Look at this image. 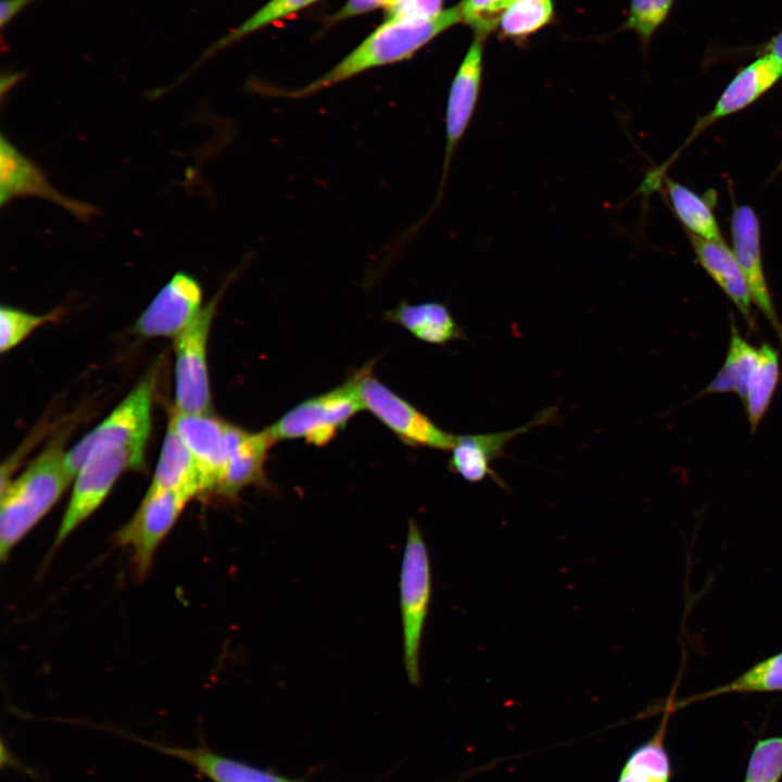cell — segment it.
<instances>
[{
  "label": "cell",
  "mask_w": 782,
  "mask_h": 782,
  "mask_svg": "<svg viewBox=\"0 0 782 782\" xmlns=\"http://www.w3.org/2000/svg\"><path fill=\"white\" fill-rule=\"evenodd\" d=\"M514 0H461L458 4L462 23L474 35L488 37L495 28Z\"/></svg>",
  "instance_id": "32"
},
{
  "label": "cell",
  "mask_w": 782,
  "mask_h": 782,
  "mask_svg": "<svg viewBox=\"0 0 782 782\" xmlns=\"http://www.w3.org/2000/svg\"><path fill=\"white\" fill-rule=\"evenodd\" d=\"M318 1L320 0H268L244 22L215 41L203 53L201 61L248 36L303 11Z\"/></svg>",
  "instance_id": "27"
},
{
  "label": "cell",
  "mask_w": 782,
  "mask_h": 782,
  "mask_svg": "<svg viewBox=\"0 0 782 782\" xmlns=\"http://www.w3.org/2000/svg\"><path fill=\"white\" fill-rule=\"evenodd\" d=\"M403 1L405 0H346L341 8L325 18L324 26L329 28L346 20L357 17L379 9H384L386 12H388Z\"/></svg>",
  "instance_id": "33"
},
{
  "label": "cell",
  "mask_w": 782,
  "mask_h": 782,
  "mask_svg": "<svg viewBox=\"0 0 782 782\" xmlns=\"http://www.w3.org/2000/svg\"><path fill=\"white\" fill-rule=\"evenodd\" d=\"M155 376V371L146 374L101 424L66 452L65 467L73 479L88 456L99 449L146 446L151 427Z\"/></svg>",
  "instance_id": "4"
},
{
  "label": "cell",
  "mask_w": 782,
  "mask_h": 782,
  "mask_svg": "<svg viewBox=\"0 0 782 782\" xmlns=\"http://www.w3.org/2000/svg\"><path fill=\"white\" fill-rule=\"evenodd\" d=\"M696 262L737 308L751 330L755 331L753 300L743 272L723 240H706L689 235Z\"/></svg>",
  "instance_id": "17"
},
{
  "label": "cell",
  "mask_w": 782,
  "mask_h": 782,
  "mask_svg": "<svg viewBox=\"0 0 782 782\" xmlns=\"http://www.w3.org/2000/svg\"><path fill=\"white\" fill-rule=\"evenodd\" d=\"M663 712L661 722L655 733L628 756L617 782H670L672 767L665 746V736L669 718L674 711L665 703Z\"/></svg>",
  "instance_id": "23"
},
{
  "label": "cell",
  "mask_w": 782,
  "mask_h": 782,
  "mask_svg": "<svg viewBox=\"0 0 782 782\" xmlns=\"http://www.w3.org/2000/svg\"><path fill=\"white\" fill-rule=\"evenodd\" d=\"M36 0H2L0 5V25L4 28L27 5Z\"/></svg>",
  "instance_id": "35"
},
{
  "label": "cell",
  "mask_w": 782,
  "mask_h": 782,
  "mask_svg": "<svg viewBox=\"0 0 782 782\" xmlns=\"http://www.w3.org/2000/svg\"><path fill=\"white\" fill-rule=\"evenodd\" d=\"M169 425L191 452L200 474L201 494H214L243 429L211 413L188 414L174 409Z\"/></svg>",
  "instance_id": "10"
},
{
  "label": "cell",
  "mask_w": 782,
  "mask_h": 782,
  "mask_svg": "<svg viewBox=\"0 0 782 782\" xmlns=\"http://www.w3.org/2000/svg\"><path fill=\"white\" fill-rule=\"evenodd\" d=\"M55 318L56 313L35 315L20 308L2 305L0 308V351L5 353L12 350L36 328Z\"/></svg>",
  "instance_id": "31"
},
{
  "label": "cell",
  "mask_w": 782,
  "mask_h": 782,
  "mask_svg": "<svg viewBox=\"0 0 782 782\" xmlns=\"http://www.w3.org/2000/svg\"><path fill=\"white\" fill-rule=\"evenodd\" d=\"M37 197L64 207L75 217L87 220L97 209L90 203L65 197L49 181L43 171L24 155L4 135L0 137V204L15 198Z\"/></svg>",
  "instance_id": "13"
},
{
  "label": "cell",
  "mask_w": 782,
  "mask_h": 782,
  "mask_svg": "<svg viewBox=\"0 0 782 782\" xmlns=\"http://www.w3.org/2000/svg\"><path fill=\"white\" fill-rule=\"evenodd\" d=\"M462 23L458 4L432 16H392L386 20L323 75L297 88L252 84L261 94L304 99L362 73L409 60L442 33Z\"/></svg>",
  "instance_id": "1"
},
{
  "label": "cell",
  "mask_w": 782,
  "mask_h": 782,
  "mask_svg": "<svg viewBox=\"0 0 782 782\" xmlns=\"http://www.w3.org/2000/svg\"><path fill=\"white\" fill-rule=\"evenodd\" d=\"M144 447H106L92 452L75 476L68 505L56 531L52 548L60 546L104 501L118 477L140 469Z\"/></svg>",
  "instance_id": "5"
},
{
  "label": "cell",
  "mask_w": 782,
  "mask_h": 782,
  "mask_svg": "<svg viewBox=\"0 0 782 782\" xmlns=\"http://www.w3.org/2000/svg\"><path fill=\"white\" fill-rule=\"evenodd\" d=\"M556 407L540 412L533 419L518 428L492 433L456 436L449 468L468 482H479L491 476L500 481L491 463L504 455V447L517 436L530 429L550 424L556 416Z\"/></svg>",
  "instance_id": "16"
},
{
  "label": "cell",
  "mask_w": 782,
  "mask_h": 782,
  "mask_svg": "<svg viewBox=\"0 0 782 782\" xmlns=\"http://www.w3.org/2000/svg\"><path fill=\"white\" fill-rule=\"evenodd\" d=\"M485 37L474 35L449 89L445 116L444 159L437 197L428 213L407 234L413 236L430 217L441 202L450 165L475 114L482 83L483 50Z\"/></svg>",
  "instance_id": "8"
},
{
  "label": "cell",
  "mask_w": 782,
  "mask_h": 782,
  "mask_svg": "<svg viewBox=\"0 0 782 782\" xmlns=\"http://www.w3.org/2000/svg\"><path fill=\"white\" fill-rule=\"evenodd\" d=\"M758 350V365L743 401L751 433L756 432L766 416L781 377L779 352L767 342H764Z\"/></svg>",
  "instance_id": "26"
},
{
  "label": "cell",
  "mask_w": 782,
  "mask_h": 782,
  "mask_svg": "<svg viewBox=\"0 0 782 782\" xmlns=\"http://www.w3.org/2000/svg\"><path fill=\"white\" fill-rule=\"evenodd\" d=\"M224 288L203 306L197 319L175 339V409L205 414L211 409L207 341Z\"/></svg>",
  "instance_id": "9"
},
{
  "label": "cell",
  "mask_w": 782,
  "mask_h": 782,
  "mask_svg": "<svg viewBox=\"0 0 782 782\" xmlns=\"http://www.w3.org/2000/svg\"><path fill=\"white\" fill-rule=\"evenodd\" d=\"M190 500L172 491L148 490L133 517L114 534L117 545L133 553L135 573H149L154 554Z\"/></svg>",
  "instance_id": "11"
},
{
  "label": "cell",
  "mask_w": 782,
  "mask_h": 782,
  "mask_svg": "<svg viewBox=\"0 0 782 782\" xmlns=\"http://www.w3.org/2000/svg\"><path fill=\"white\" fill-rule=\"evenodd\" d=\"M780 169L782 171V161H781V164H780Z\"/></svg>",
  "instance_id": "37"
},
{
  "label": "cell",
  "mask_w": 782,
  "mask_h": 782,
  "mask_svg": "<svg viewBox=\"0 0 782 782\" xmlns=\"http://www.w3.org/2000/svg\"><path fill=\"white\" fill-rule=\"evenodd\" d=\"M387 320L395 323L415 338L430 344H445L465 338L449 308L440 302L400 303L384 313Z\"/></svg>",
  "instance_id": "21"
},
{
  "label": "cell",
  "mask_w": 782,
  "mask_h": 782,
  "mask_svg": "<svg viewBox=\"0 0 782 782\" xmlns=\"http://www.w3.org/2000/svg\"><path fill=\"white\" fill-rule=\"evenodd\" d=\"M782 735L758 740L752 751L743 782H780Z\"/></svg>",
  "instance_id": "30"
},
{
  "label": "cell",
  "mask_w": 782,
  "mask_h": 782,
  "mask_svg": "<svg viewBox=\"0 0 782 782\" xmlns=\"http://www.w3.org/2000/svg\"><path fill=\"white\" fill-rule=\"evenodd\" d=\"M364 409L369 411L403 443L451 451L456 436L439 428L429 417L378 380L373 364L352 376Z\"/></svg>",
  "instance_id": "7"
},
{
  "label": "cell",
  "mask_w": 782,
  "mask_h": 782,
  "mask_svg": "<svg viewBox=\"0 0 782 782\" xmlns=\"http://www.w3.org/2000/svg\"><path fill=\"white\" fill-rule=\"evenodd\" d=\"M403 664L408 681L420 682V647L431 598V568L418 525L408 521L400 572Z\"/></svg>",
  "instance_id": "3"
},
{
  "label": "cell",
  "mask_w": 782,
  "mask_h": 782,
  "mask_svg": "<svg viewBox=\"0 0 782 782\" xmlns=\"http://www.w3.org/2000/svg\"><path fill=\"white\" fill-rule=\"evenodd\" d=\"M133 741L175 757L212 782H299L214 753L204 745L187 748L127 735Z\"/></svg>",
  "instance_id": "18"
},
{
  "label": "cell",
  "mask_w": 782,
  "mask_h": 782,
  "mask_svg": "<svg viewBox=\"0 0 782 782\" xmlns=\"http://www.w3.org/2000/svg\"><path fill=\"white\" fill-rule=\"evenodd\" d=\"M663 178L670 205L686 232L706 240H722L711 199L699 195L670 177Z\"/></svg>",
  "instance_id": "25"
},
{
  "label": "cell",
  "mask_w": 782,
  "mask_h": 782,
  "mask_svg": "<svg viewBox=\"0 0 782 782\" xmlns=\"http://www.w3.org/2000/svg\"><path fill=\"white\" fill-rule=\"evenodd\" d=\"M782 78V65L771 53L761 51L751 63L740 68L726 86L714 108L701 117L685 141L688 144L701 131L719 119L748 108L772 89Z\"/></svg>",
  "instance_id": "15"
},
{
  "label": "cell",
  "mask_w": 782,
  "mask_h": 782,
  "mask_svg": "<svg viewBox=\"0 0 782 782\" xmlns=\"http://www.w3.org/2000/svg\"><path fill=\"white\" fill-rule=\"evenodd\" d=\"M553 18V0H514L497 28L504 38L521 40L545 27Z\"/></svg>",
  "instance_id": "28"
},
{
  "label": "cell",
  "mask_w": 782,
  "mask_h": 782,
  "mask_svg": "<svg viewBox=\"0 0 782 782\" xmlns=\"http://www.w3.org/2000/svg\"><path fill=\"white\" fill-rule=\"evenodd\" d=\"M759 350L737 330L733 317L726 360L712 380L698 394L734 393L744 401L749 381L758 365Z\"/></svg>",
  "instance_id": "22"
},
{
  "label": "cell",
  "mask_w": 782,
  "mask_h": 782,
  "mask_svg": "<svg viewBox=\"0 0 782 782\" xmlns=\"http://www.w3.org/2000/svg\"><path fill=\"white\" fill-rule=\"evenodd\" d=\"M762 51L773 54L782 65V30L767 42Z\"/></svg>",
  "instance_id": "36"
},
{
  "label": "cell",
  "mask_w": 782,
  "mask_h": 782,
  "mask_svg": "<svg viewBox=\"0 0 782 782\" xmlns=\"http://www.w3.org/2000/svg\"><path fill=\"white\" fill-rule=\"evenodd\" d=\"M733 254L748 285L754 305L766 317L782 342V323L778 316L765 275L760 222L748 204L734 206L730 222Z\"/></svg>",
  "instance_id": "14"
},
{
  "label": "cell",
  "mask_w": 782,
  "mask_h": 782,
  "mask_svg": "<svg viewBox=\"0 0 782 782\" xmlns=\"http://www.w3.org/2000/svg\"><path fill=\"white\" fill-rule=\"evenodd\" d=\"M274 443L267 428L257 432L244 430L230 453L224 477L214 494L235 500L248 487L270 488L265 463Z\"/></svg>",
  "instance_id": "19"
},
{
  "label": "cell",
  "mask_w": 782,
  "mask_h": 782,
  "mask_svg": "<svg viewBox=\"0 0 782 782\" xmlns=\"http://www.w3.org/2000/svg\"><path fill=\"white\" fill-rule=\"evenodd\" d=\"M443 0H405L392 10L386 12V17L392 16H432L440 13Z\"/></svg>",
  "instance_id": "34"
},
{
  "label": "cell",
  "mask_w": 782,
  "mask_h": 782,
  "mask_svg": "<svg viewBox=\"0 0 782 782\" xmlns=\"http://www.w3.org/2000/svg\"><path fill=\"white\" fill-rule=\"evenodd\" d=\"M150 491H172L191 500L201 494L197 463L175 429L168 424Z\"/></svg>",
  "instance_id": "20"
},
{
  "label": "cell",
  "mask_w": 782,
  "mask_h": 782,
  "mask_svg": "<svg viewBox=\"0 0 782 782\" xmlns=\"http://www.w3.org/2000/svg\"><path fill=\"white\" fill-rule=\"evenodd\" d=\"M202 288L185 272L176 273L157 292L136 323L142 337L176 339L202 311Z\"/></svg>",
  "instance_id": "12"
},
{
  "label": "cell",
  "mask_w": 782,
  "mask_h": 782,
  "mask_svg": "<svg viewBox=\"0 0 782 782\" xmlns=\"http://www.w3.org/2000/svg\"><path fill=\"white\" fill-rule=\"evenodd\" d=\"M65 454L60 442L50 444L26 470L0 491L2 560L53 507L73 480L65 467Z\"/></svg>",
  "instance_id": "2"
},
{
  "label": "cell",
  "mask_w": 782,
  "mask_h": 782,
  "mask_svg": "<svg viewBox=\"0 0 782 782\" xmlns=\"http://www.w3.org/2000/svg\"><path fill=\"white\" fill-rule=\"evenodd\" d=\"M781 691L782 651L758 661L726 684L680 699H674L673 694H671L666 702L673 711H677L691 704L728 693H770Z\"/></svg>",
  "instance_id": "24"
},
{
  "label": "cell",
  "mask_w": 782,
  "mask_h": 782,
  "mask_svg": "<svg viewBox=\"0 0 782 782\" xmlns=\"http://www.w3.org/2000/svg\"><path fill=\"white\" fill-rule=\"evenodd\" d=\"M676 0H631L622 30L633 31L644 49L667 21Z\"/></svg>",
  "instance_id": "29"
},
{
  "label": "cell",
  "mask_w": 782,
  "mask_h": 782,
  "mask_svg": "<svg viewBox=\"0 0 782 782\" xmlns=\"http://www.w3.org/2000/svg\"><path fill=\"white\" fill-rule=\"evenodd\" d=\"M363 409L351 377L341 386L299 403L267 429L275 442L303 439L306 443L323 446Z\"/></svg>",
  "instance_id": "6"
}]
</instances>
